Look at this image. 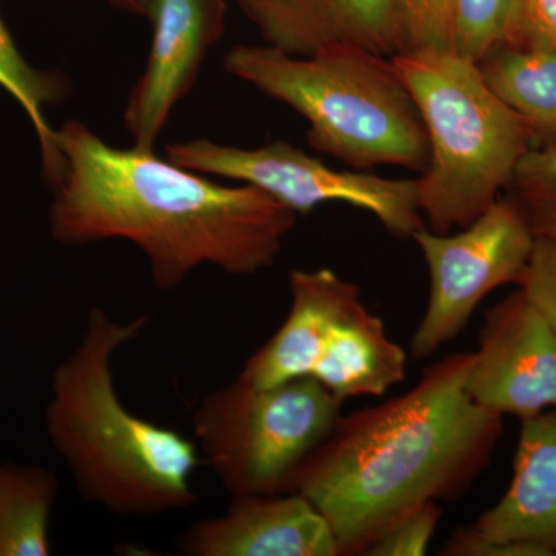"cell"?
Masks as SVG:
<instances>
[{
	"mask_svg": "<svg viewBox=\"0 0 556 556\" xmlns=\"http://www.w3.org/2000/svg\"><path fill=\"white\" fill-rule=\"evenodd\" d=\"M413 240L427 263L430 295L413 334L412 356L428 358L466 329L490 292L517 283L536 237L517 200L497 199L453 236L422 228Z\"/></svg>",
	"mask_w": 556,
	"mask_h": 556,
	"instance_id": "ba28073f",
	"label": "cell"
},
{
	"mask_svg": "<svg viewBox=\"0 0 556 556\" xmlns=\"http://www.w3.org/2000/svg\"><path fill=\"white\" fill-rule=\"evenodd\" d=\"M396 7L404 51L448 49L452 0H393Z\"/></svg>",
	"mask_w": 556,
	"mask_h": 556,
	"instance_id": "44dd1931",
	"label": "cell"
},
{
	"mask_svg": "<svg viewBox=\"0 0 556 556\" xmlns=\"http://www.w3.org/2000/svg\"><path fill=\"white\" fill-rule=\"evenodd\" d=\"M93 308L78 345L58 367L47 431L80 495L118 517H156L199 501L195 442L129 412L116 393L113 357L148 327Z\"/></svg>",
	"mask_w": 556,
	"mask_h": 556,
	"instance_id": "3957f363",
	"label": "cell"
},
{
	"mask_svg": "<svg viewBox=\"0 0 556 556\" xmlns=\"http://www.w3.org/2000/svg\"><path fill=\"white\" fill-rule=\"evenodd\" d=\"M112 5L118 7L119 10L129 11L137 16L148 17L150 3L152 0H110Z\"/></svg>",
	"mask_w": 556,
	"mask_h": 556,
	"instance_id": "d4e9b609",
	"label": "cell"
},
{
	"mask_svg": "<svg viewBox=\"0 0 556 556\" xmlns=\"http://www.w3.org/2000/svg\"><path fill=\"white\" fill-rule=\"evenodd\" d=\"M0 87L9 91L30 118L38 135L43 170L53 185L60 177L62 159L56 148V130L46 118V108L60 104L67 97V79L60 73L42 72L31 67L14 46L2 17H0Z\"/></svg>",
	"mask_w": 556,
	"mask_h": 556,
	"instance_id": "ac0fdd59",
	"label": "cell"
},
{
	"mask_svg": "<svg viewBox=\"0 0 556 556\" xmlns=\"http://www.w3.org/2000/svg\"><path fill=\"white\" fill-rule=\"evenodd\" d=\"M62 159L50 229L62 244L126 240L161 291L197 268L230 276L273 268L299 215L252 186L218 185L153 150L109 144L80 121L56 130Z\"/></svg>",
	"mask_w": 556,
	"mask_h": 556,
	"instance_id": "6da1fadb",
	"label": "cell"
},
{
	"mask_svg": "<svg viewBox=\"0 0 556 556\" xmlns=\"http://www.w3.org/2000/svg\"><path fill=\"white\" fill-rule=\"evenodd\" d=\"M426 127L430 159L416 178L428 229L450 233L481 217L533 144L525 123L486 86L477 62L448 49L391 58Z\"/></svg>",
	"mask_w": 556,
	"mask_h": 556,
	"instance_id": "5b68a950",
	"label": "cell"
},
{
	"mask_svg": "<svg viewBox=\"0 0 556 556\" xmlns=\"http://www.w3.org/2000/svg\"><path fill=\"white\" fill-rule=\"evenodd\" d=\"M445 556H556V409L521 420L514 477L500 503L442 547Z\"/></svg>",
	"mask_w": 556,
	"mask_h": 556,
	"instance_id": "30bf717a",
	"label": "cell"
},
{
	"mask_svg": "<svg viewBox=\"0 0 556 556\" xmlns=\"http://www.w3.org/2000/svg\"><path fill=\"white\" fill-rule=\"evenodd\" d=\"M486 86L541 149H556V51L501 46L478 62Z\"/></svg>",
	"mask_w": 556,
	"mask_h": 556,
	"instance_id": "2e32d148",
	"label": "cell"
},
{
	"mask_svg": "<svg viewBox=\"0 0 556 556\" xmlns=\"http://www.w3.org/2000/svg\"><path fill=\"white\" fill-rule=\"evenodd\" d=\"M58 481L46 468L0 467V556L50 555V511Z\"/></svg>",
	"mask_w": 556,
	"mask_h": 556,
	"instance_id": "e0dca14e",
	"label": "cell"
},
{
	"mask_svg": "<svg viewBox=\"0 0 556 556\" xmlns=\"http://www.w3.org/2000/svg\"><path fill=\"white\" fill-rule=\"evenodd\" d=\"M407 353L388 336L382 318L364 302L332 329L311 372L339 401L383 396L405 379Z\"/></svg>",
	"mask_w": 556,
	"mask_h": 556,
	"instance_id": "9a60e30c",
	"label": "cell"
},
{
	"mask_svg": "<svg viewBox=\"0 0 556 556\" xmlns=\"http://www.w3.org/2000/svg\"><path fill=\"white\" fill-rule=\"evenodd\" d=\"M190 556H342L328 519L299 493L233 497L223 517L178 538Z\"/></svg>",
	"mask_w": 556,
	"mask_h": 556,
	"instance_id": "7c38bea8",
	"label": "cell"
},
{
	"mask_svg": "<svg viewBox=\"0 0 556 556\" xmlns=\"http://www.w3.org/2000/svg\"><path fill=\"white\" fill-rule=\"evenodd\" d=\"M517 287L543 314L556 332V241L536 239Z\"/></svg>",
	"mask_w": 556,
	"mask_h": 556,
	"instance_id": "603a6c76",
	"label": "cell"
},
{
	"mask_svg": "<svg viewBox=\"0 0 556 556\" xmlns=\"http://www.w3.org/2000/svg\"><path fill=\"white\" fill-rule=\"evenodd\" d=\"M467 391L501 417L556 409V332L521 289L486 311Z\"/></svg>",
	"mask_w": 556,
	"mask_h": 556,
	"instance_id": "9c48e42d",
	"label": "cell"
},
{
	"mask_svg": "<svg viewBox=\"0 0 556 556\" xmlns=\"http://www.w3.org/2000/svg\"><path fill=\"white\" fill-rule=\"evenodd\" d=\"M510 186L533 236L556 241V149H530Z\"/></svg>",
	"mask_w": 556,
	"mask_h": 556,
	"instance_id": "ffe728a7",
	"label": "cell"
},
{
	"mask_svg": "<svg viewBox=\"0 0 556 556\" xmlns=\"http://www.w3.org/2000/svg\"><path fill=\"white\" fill-rule=\"evenodd\" d=\"M291 309L281 327L248 358L239 375L255 387L311 378L336 325L356 308L361 288L332 269H295L289 274Z\"/></svg>",
	"mask_w": 556,
	"mask_h": 556,
	"instance_id": "5bb4252c",
	"label": "cell"
},
{
	"mask_svg": "<svg viewBox=\"0 0 556 556\" xmlns=\"http://www.w3.org/2000/svg\"><path fill=\"white\" fill-rule=\"evenodd\" d=\"M225 68L298 112L311 148L351 169H427L426 127L391 58L356 46L294 56L262 43L232 47Z\"/></svg>",
	"mask_w": 556,
	"mask_h": 556,
	"instance_id": "277c9868",
	"label": "cell"
},
{
	"mask_svg": "<svg viewBox=\"0 0 556 556\" xmlns=\"http://www.w3.org/2000/svg\"><path fill=\"white\" fill-rule=\"evenodd\" d=\"M442 507L428 503L409 511L394 522L382 536L368 548V556H422L427 554L439 521Z\"/></svg>",
	"mask_w": 556,
	"mask_h": 556,
	"instance_id": "7402d4cb",
	"label": "cell"
},
{
	"mask_svg": "<svg viewBox=\"0 0 556 556\" xmlns=\"http://www.w3.org/2000/svg\"><path fill=\"white\" fill-rule=\"evenodd\" d=\"M166 159L206 177L233 179L263 190L298 215L342 203L368 212L397 239H413L417 230L426 228L416 179L332 169L287 141L244 149L192 139L167 146Z\"/></svg>",
	"mask_w": 556,
	"mask_h": 556,
	"instance_id": "52a82bcc",
	"label": "cell"
},
{
	"mask_svg": "<svg viewBox=\"0 0 556 556\" xmlns=\"http://www.w3.org/2000/svg\"><path fill=\"white\" fill-rule=\"evenodd\" d=\"M152 46L124 109L134 146L153 150L172 112L199 79L201 65L226 31V0H152Z\"/></svg>",
	"mask_w": 556,
	"mask_h": 556,
	"instance_id": "8fae6325",
	"label": "cell"
},
{
	"mask_svg": "<svg viewBox=\"0 0 556 556\" xmlns=\"http://www.w3.org/2000/svg\"><path fill=\"white\" fill-rule=\"evenodd\" d=\"M263 42L294 56L356 46L393 58L404 35L393 0H237Z\"/></svg>",
	"mask_w": 556,
	"mask_h": 556,
	"instance_id": "4fadbf2b",
	"label": "cell"
},
{
	"mask_svg": "<svg viewBox=\"0 0 556 556\" xmlns=\"http://www.w3.org/2000/svg\"><path fill=\"white\" fill-rule=\"evenodd\" d=\"M503 46L556 51V0H518V16Z\"/></svg>",
	"mask_w": 556,
	"mask_h": 556,
	"instance_id": "cb8c5ba5",
	"label": "cell"
},
{
	"mask_svg": "<svg viewBox=\"0 0 556 556\" xmlns=\"http://www.w3.org/2000/svg\"><path fill=\"white\" fill-rule=\"evenodd\" d=\"M517 16L518 0H452L450 50L478 64L507 42Z\"/></svg>",
	"mask_w": 556,
	"mask_h": 556,
	"instance_id": "d6986e66",
	"label": "cell"
},
{
	"mask_svg": "<svg viewBox=\"0 0 556 556\" xmlns=\"http://www.w3.org/2000/svg\"><path fill=\"white\" fill-rule=\"evenodd\" d=\"M475 353L442 358L402 396L340 417L299 467L287 493L328 519L342 556L367 551L428 503H455L489 467L504 417L467 391Z\"/></svg>",
	"mask_w": 556,
	"mask_h": 556,
	"instance_id": "7a4b0ae2",
	"label": "cell"
},
{
	"mask_svg": "<svg viewBox=\"0 0 556 556\" xmlns=\"http://www.w3.org/2000/svg\"><path fill=\"white\" fill-rule=\"evenodd\" d=\"M342 405L313 378L273 387L237 378L193 409L201 463L232 497L287 493L299 467L334 431Z\"/></svg>",
	"mask_w": 556,
	"mask_h": 556,
	"instance_id": "8992f818",
	"label": "cell"
}]
</instances>
